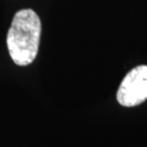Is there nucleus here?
<instances>
[{
	"label": "nucleus",
	"instance_id": "2",
	"mask_svg": "<svg viewBox=\"0 0 147 147\" xmlns=\"http://www.w3.org/2000/svg\"><path fill=\"white\" fill-rule=\"evenodd\" d=\"M117 100L123 107H135L147 100V65L132 69L117 92Z\"/></svg>",
	"mask_w": 147,
	"mask_h": 147
},
{
	"label": "nucleus",
	"instance_id": "1",
	"mask_svg": "<svg viewBox=\"0 0 147 147\" xmlns=\"http://www.w3.org/2000/svg\"><path fill=\"white\" fill-rule=\"evenodd\" d=\"M42 35V22L32 9L18 11L7 35V46L12 61L25 67L31 64L38 53Z\"/></svg>",
	"mask_w": 147,
	"mask_h": 147
}]
</instances>
